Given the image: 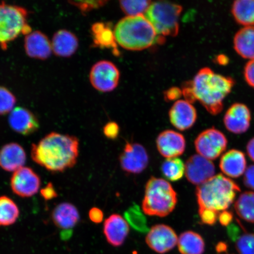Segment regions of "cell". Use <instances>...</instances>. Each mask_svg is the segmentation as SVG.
I'll return each instance as SVG.
<instances>
[{
  "label": "cell",
  "mask_w": 254,
  "mask_h": 254,
  "mask_svg": "<svg viewBox=\"0 0 254 254\" xmlns=\"http://www.w3.org/2000/svg\"><path fill=\"white\" fill-rule=\"evenodd\" d=\"M182 93L185 100L190 104L196 101L194 93H193L192 81H189L184 82L182 86Z\"/></svg>",
  "instance_id": "cell-37"
},
{
  "label": "cell",
  "mask_w": 254,
  "mask_h": 254,
  "mask_svg": "<svg viewBox=\"0 0 254 254\" xmlns=\"http://www.w3.org/2000/svg\"><path fill=\"white\" fill-rule=\"evenodd\" d=\"M125 217L128 223L136 231L146 233L148 231L147 218L137 205L134 204L125 212Z\"/></svg>",
  "instance_id": "cell-31"
},
{
  "label": "cell",
  "mask_w": 254,
  "mask_h": 254,
  "mask_svg": "<svg viewBox=\"0 0 254 254\" xmlns=\"http://www.w3.org/2000/svg\"><path fill=\"white\" fill-rule=\"evenodd\" d=\"M244 183L248 188L254 190V165L250 166L246 169Z\"/></svg>",
  "instance_id": "cell-42"
},
{
  "label": "cell",
  "mask_w": 254,
  "mask_h": 254,
  "mask_svg": "<svg viewBox=\"0 0 254 254\" xmlns=\"http://www.w3.org/2000/svg\"><path fill=\"white\" fill-rule=\"evenodd\" d=\"M152 2L149 0H141V1H121L120 7L124 12L128 16L142 15L145 13L150 7Z\"/></svg>",
  "instance_id": "cell-32"
},
{
  "label": "cell",
  "mask_w": 254,
  "mask_h": 254,
  "mask_svg": "<svg viewBox=\"0 0 254 254\" xmlns=\"http://www.w3.org/2000/svg\"><path fill=\"white\" fill-rule=\"evenodd\" d=\"M182 6L175 3L160 1L152 2L145 12L157 34L176 37L179 32V17Z\"/></svg>",
  "instance_id": "cell-7"
},
{
  "label": "cell",
  "mask_w": 254,
  "mask_h": 254,
  "mask_svg": "<svg viewBox=\"0 0 254 254\" xmlns=\"http://www.w3.org/2000/svg\"><path fill=\"white\" fill-rule=\"evenodd\" d=\"M89 217H90L91 221L94 222V223H100L103 220V212L100 209L94 207L91 208L90 212H89Z\"/></svg>",
  "instance_id": "cell-43"
},
{
  "label": "cell",
  "mask_w": 254,
  "mask_h": 254,
  "mask_svg": "<svg viewBox=\"0 0 254 254\" xmlns=\"http://www.w3.org/2000/svg\"><path fill=\"white\" fill-rule=\"evenodd\" d=\"M247 154L251 160L254 161V138L251 139L247 145Z\"/></svg>",
  "instance_id": "cell-45"
},
{
  "label": "cell",
  "mask_w": 254,
  "mask_h": 254,
  "mask_svg": "<svg viewBox=\"0 0 254 254\" xmlns=\"http://www.w3.org/2000/svg\"><path fill=\"white\" fill-rule=\"evenodd\" d=\"M120 77V73L116 65L106 60L95 63L90 73L91 85L97 90L104 93L115 90Z\"/></svg>",
  "instance_id": "cell-9"
},
{
  "label": "cell",
  "mask_w": 254,
  "mask_h": 254,
  "mask_svg": "<svg viewBox=\"0 0 254 254\" xmlns=\"http://www.w3.org/2000/svg\"><path fill=\"white\" fill-rule=\"evenodd\" d=\"M170 120L180 131L189 129L194 125L197 118L195 107L186 100H177L171 108Z\"/></svg>",
  "instance_id": "cell-17"
},
{
  "label": "cell",
  "mask_w": 254,
  "mask_h": 254,
  "mask_svg": "<svg viewBox=\"0 0 254 254\" xmlns=\"http://www.w3.org/2000/svg\"><path fill=\"white\" fill-rule=\"evenodd\" d=\"M247 161L243 152L231 150L222 155L220 163L222 173L232 178L242 176L246 171Z\"/></svg>",
  "instance_id": "cell-24"
},
{
  "label": "cell",
  "mask_w": 254,
  "mask_h": 254,
  "mask_svg": "<svg viewBox=\"0 0 254 254\" xmlns=\"http://www.w3.org/2000/svg\"><path fill=\"white\" fill-rule=\"evenodd\" d=\"M24 49L28 57L41 60L49 58L53 52L49 38L40 31L31 32L25 36Z\"/></svg>",
  "instance_id": "cell-18"
},
{
  "label": "cell",
  "mask_w": 254,
  "mask_h": 254,
  "mask_svg": "<svg viewBox=\"0 0 254 254\" xmlns=\"http://www.w3.org/2000/svg\"><path fill=\"white\" fill-rule=\"evenodd\" d=\"M227 139L223 133L215 128L205 130L195 141L196 151L202 157L214 160L226 150Z\"/></svg>",
  "instance_id": "cell-8"
},
{
  "label": "cell",
  "mask_w": 254,
  "mask_h": 254,
  "mask_svg": "<svg viewBox=\"0 0 254 254\" xmlns=\"http://www.w3.org/2000/svg\"><path fill=\"white\" fill-rule=\"evenodd\" d=\"M236 247L240 254H254V234L245 233L238 237Z\"/></svg>",
  "instance_id": "cell-34"
},
{
  "label": "cell",
  "mask_w": 254,
  "mask_h": 254,
  "mask_svg": "<svg viewBox=\"0 0 254 254\" xmlns=\"http://www.w3.org/2000/svg\"><path fill=\"white\" fill-rule=\"evenodd\" d=\"M11 188L16 195L28 198L36 194L41 186L39 175L29 167H22L11 178Z\"/></svg>",
  "instance_id": "cell-10"
},
{
  "label": "cell",
  "mask_w": 254,
  "mask_h": 254,
  "mask_svg": "<svg viewBox=\"0 0 254 254\" xmlns=\"http://www.w3.org/2000/svg\"><path fill=\"white\" fill-rule=\"evenodd\" d=\"M177 245L181 254H203L205 251L204 240L193 231H186L181 234Z\"/></svg>",
  "instance_id": "cell-26"
},
{
  "label": "cell",
  "mask_w": 254,
  "mask_h": 254,
  "mask_svg": "<svg viewBox=\"0 0 254 254\" xmlns=\"http://www.w3.org/2000/svg\"><path fill=\"white\" fill-rule=\"evenodd\" d=\"M244 76L247 83L254 88V59L247 63L244 69Z\"/></svg>",
  "instance_id": "cell-39"
},
{
  "label": "cell",
  "mask_w": 254,
  "mask_h": 254,
  "mask_svg": "<svg viewBox=\"0 0 254 254\" xmlns=\"http://www.w3.org/2000/svg\"><path fill=\"white\" fill-rule=\"evenodd\" d=\"M233 219V214L232 212L224 211L219 214L218 220L220 224L223 226H228Z\"/></svg>",
  "instance_id": "cell-44"
},
{
  "label": "cell",
  "mask_w": 254,
  "mask_h": 254,
  "mask_svg": "<svg viewBox=\"0 0 254 254\" xmlns=\"http://www.w3.org/2000/svg\"><path fill=\"white\" fill-rule=\"evenodd\" d=\"M103 131L107 138L116 139L119 134L120 128L117 123L110 122L104 126Z\"/></svg>",
  "instance_id": "cell-38"
},
{
  "label": "cell",
  "mask_w": 254,
  "mask_h": 254,
  "mask_svg": "<svg viewBox=\"0 0 254 254\" xmlns=\"http://www.w3.org/2000/svg\"><path fill=\"white\" fill-rule=\"evenodd\" d=\"M25 162L26 153L17 143H9L0 150V166L5 171L15 172L23 167Z\"/></svg>",
  "instance_id": "cell-20"
},
{
  "label": "cell",
  "mask_w": 254,
  "mask_h": 254,
  "mask_svg": "<svg viewBox=\"0 0 254 254\" xmlns=\"http://www.w3.org/2000/svg\"><path fill=\"white\" fill-rule=\"evenodd\" d=\"M234 47L243 58L254 59V26L244 27L238 31L234 37Z\"/></svg>",
  "instance_id": "cell-25"
},
{
  "label": "cell",
  "mask_w": 254,
  "mask_h": 254,
  "mask_svg": "<svg viewBox=\"0 0 254 254\" xmlns=\"http://www.w3.org/2000/svg\"><path fill=\"white\" fill-rule=\"evenodd\" d=\"M235 209L241 218L254 222V192H245L241 194L235 203Z\"/></svg>",
  "instance_id": "cell-29"
},
{
  "label": "cell",
  "mask_w": 254,
  "mask_h": 254,
  "mask_svg": "<svg viewBox=\"0 0 254 254\" xmlns=\"http://www.w3.org/2000/svg\"><path fill=\"white\" fill-rule=\"evenodd\" d=\"M240 190L239 186L233 180L218 174L198 186L196 195L199 208L220 212L229 208Z\"/></svg>",
  "instance_id": "cell-4"
},
{
  "label": "cell",
  "mask_w": 254,
  "mask_h": 254,
  "mask_svg": "<svg viewBox=\"0 0 254 254\" xmlns=\"http://www.w3.org/2000/svg\"><path fill=\"white\" fill-rule=\"evenodd\" d=\"M117 43L126 50L140 51L157 43V34L144 15L127 16L114 28Z\"/></svg>",
  "instance_id": "cell-3"
},
{
  "label": "cell",
  "mask_w": 254,
  "mask_h": 254,
  "mask_svg": "<svg viewBox=\"0 0 254 254\" xmlns=\"http://www.w3.org/2000/svg\"><path fill=\"white\" fill-rule=\"evenodd\" d=\"M71 4L79 9L82 14L103 7L107 2V1H70Z\"/></svg>",
  "instance_id": "cell-35"
},
{
  "label": "cell",
  "mask_w": 254,
  "mask_h": 254,
  "mask_svg": "<svg viewBox=\"0 0 254 254\" xmlns=\"http://www.w3.org/2000/svg\"><path fill=\"white\" fill-rule=\"evenodd\" d=\"M9 126L16 132L23 135H30L36 132L40 125L36 116L29 110L18 107L9 114Z\"/></svg>",
  "instance_id": "cell-15"
},
{
  "label": "cell",
  "mask_w": 254,
  "mask_h": 254,
  "mask_svg": "<svg viewBox=\"0 0 254 254\" xmlns=\"http://www.w3.org/2000/svg\"><path fill=\"white\" fill-rule=\"evenodd\" d=\"M41 195L44 199L50 200L57 196V193L52 183H49L41 190Z\"/></svg>",
  "instance_id": "cell-40"
},
{
  "label": "cell",
  "mask_w": 254,
  "mask_h": 254,
  "mask_svg": "<svg viewBox=\"0 0 254 254\" xmlns=\"http://www.w3.org/2000/svg\"><path fill=\"white\" fill-rule=\"evenodd\" d=\"M192 81L196 100L212 115L223 110L224 100L235 84L233 78L216 74L208 67L200 69Z\"/></svg>",
  "instance_id": "cell-2"
},
{
  "label": "cell",
  "mask_w": 254,
  "mask_h": 254,
  "mask_svg": "<svg viewBox=\"0 0 254 254\" xmlns=\"http://www.w3.org/2000/svg\"><path fill=\"white\" fill-rule=\"evenodd\" d=\"M227 61V57L223 56H220L217 57V62L220 64H225Z\"/></svg>",
  "instance_id": "cell-46"
},
{
  "label": "cell",
  "mask_w": 254,
  "mask_h": 254,
  "mask_svg": "<svg viewBox=\"0 0 254 254\" xmlns=\"http://www.w3.org/2000/svg\"><path fill=\"white\" fill-rule=\"evenodd\" d=\"M156 143L159 152L167 158L180 156L186 150L185 138L180 133L173 130L162 132L158 136Z\"/></svg>",
  "instance_id": "cell-16"
},
{
  "label": "cell",
  "mask_w": 254,
  "mask_h": 254,
  "mask_svg": "<svg viewBox=\"0 0 254 254\" xmlns=\"http://www.w3.org/2000/svg\"><path fill=\"white\" fill-rule=\"evenodd\" d=\"M91 31L94 47L110 49L114 55H119L114 31L110 24L101 22L94 23L92 25Z\"/></svg>",
  "instance_id": "cell-22"
},
{
  "label": "cell",
  "mask_w": 254,
  "mask_h": 254,
  "mask_svg": "<svg viewBox=\"0 0 254 254\" xmlns=\"http://www.w3.org/2000/svg\"><path fill=\"white\" fill-rule=\"evenodd\" d=\"M28 12L20 6L0 3V47L7 49L8 44L20 35L25 36L32 32L28 24Z\"/></svg>",
  "instance_id": "cell-6"
},
{
  "label": "cell",
  "mask_w": 254,
  "mask_h": 254,
  "mask_svg": "<svg viewBox=\"0 0 254 254\" xmlns=\"http://www.w3.org/2000/svg\"><path fill=\"white\" fill-rule=\"evenodd\" d=\"M148 161L147 151L142 145L137 143L127 142L120 157L123 170L132 174L142 173L147 167Z\"/></svg>",
  "instance_id": "cell-11"
},
{
  "label": "cell",
  "mask_w": 254,
  "mask_h": 254,
  "mask_svg": "<svg viewBox=\"0 0 254 254\" xmlns=\"http://www.w3.org/2000/svg\"><path fill=\"white\" fill-rule=\"evenodd\" d=\"M177 203V193L169 183L154 177L148 180L142 204L145 214L166 217L173 212Z\"/></svg>",
  "instance_id": "cell-5"
},
{
  "label": "cell",
  "mask_w": 254,
  "mask_h": 254,
  "mask_svg": "<svg viewBox=\"0 0 254 254\" xmlns=\"http://www.w3.org/2000/svg\"><path fill=\"white\" fill-rule=\"evenodd\" d=\"M129 231L128 224L119 214L111 215L104 222V234L108 243L114 247L123 245Z\"/></svg>",
  "instance_id": "cell-19"
},
{
  "label": "cell",
  "mask_w": 254,
  "mask_h": 254,
  "mask_svg": "<svg viewBox=\"0 0 254 254\" xmlns=\"http://www.w3.org/2000/svg\"><path fill=\"white\" fill-rule=\"evenodd\" d=\"M16 98L5 87L0 86V116L11 113L14 109Z\"/></svg>",
  "instance_id": "cell-33"
},
{
  "label": "cell",
  "mask_w": 254,
  "mask_h": 254,
  "mask_svg": "<svg viewBox=\"0 0 254 254\" xmlns=\"http://www.w3.org/2000/svg\"><path fill=\"white\" fill-rule=\"evenodd\" d=\"M52 46L55 55L61 57H69L77 52L78 40L71 32L60 30L54 35Z\"/></svg>",
  "instance_id": "cell-23"
},
{
  "label": "cell",
  "mask_w": 254,
  "mask_h": 254,
  "mask_svg": "<svg viewBox=\"0 0 254 254\" xmlns=\"http://www.w3.org/2000/svg\"><path fill=\"white\" fill-rule=\"evenodd\" d=\"M185 173L190 183L199 186L214 176L215 166L208 159L194 155L187 161Z\"/></svg>",
  "instance_id": "cell-13"
},
{
  "label": "cell",
  "mask_w": 254,
  "mask_h": 254,
  "mask_svg": "<svg viewBox=\"0 0 254 254\" xmlns=\"http://www.w3.org/2000/svg\"><path fill=\"white\" fill-rule=\"evenodd\" d=\"M251 119L252 116L249 108L243 104L235 103L225 114L224 123L228 131L240 134L249 129Z\"/></svg>",
  "instance_id": "cell-14"
},
{
  "label": "cell",
  "mask_w": 254,
  "mask_h": 254,
  "mask_svg": "<svg viewBox=\"0 0 254 254\" xmlns=\"http://www.w3.org/2000/svg\"><path fill=\"white\" fill-rule=\"evenodd\" d=\"M52 220L57 227L63 231H71L79 221L77 208L68 202H63L56 206L52 212Z\"/></svg>",
  "instance_id": "cell-21"
},
{
  "label": "cell",
  "mask_w": 254,
  "mask_h": 254,
  "mask_svg": "<svg viewBox=\"0 0 254 254\" xmlns=\"http://www.w3.org/2000/svg\"><path fill=\"white\" fill-rule=\"evenodd\" d=\"M79 154V140L75 136L52 132L31 146L33 160L54 173L74 167Z\"/></svg>",
  "instance_id": "cell-1"
},
{
  "label": "cell",
  "mask_w": 254,
  "mask_h": 254,
  "mask_svg": "<svg viewBox=\"0 0 254 254\" xmlns=\"http://www.w3.org/2000/svg\"><path fill=\"white\" fill-rule=\"evenodd\" d=\"M161 171L166 179L177 182L182 179L185 173V165L179 158H167L162 164Z\"/></svg>",
  "instance_id": "cell-30"
},
{
  "label": "cell",
  "mask_w": 254,
  "mask_h": 254,
  "mask_svg": "<svg viewBox=\"0 0 254 254\" xmlns=\"http://www.w3.org/2000/svg\"><path fill=\"white\" fill-rule=\"evenodd\" d=\"M178 237L173 228L166 225H154L146 237V243L155 252L165 254L172 250L178 243Z\"/></svg>",
  "instance_id": "cell-12"
},
{
  "label": "cell",
  "mask_w": 254,
  "mask_h": 254,
  "mask_svg": "<svg viewBox=\"0 0 254 254\" xmlns=\"http://www.w3.org/2000/svg\"><path fill=\"white\" fill-rule=\"evenodd\" d=\"M199 214L203 223L213 225L217 222L220 212L207 208H199Z\"/></svg>",
  "instance_id": "cell-36"
},
{
  "label": "cell",
  "mask_w": 254,
  "mask_h": 254,
  "mask_svg": "<svg viewBox=\"0 0 254 254\" xmlns=\"http://www.w3.org/2000/svg\"><path fill=\"white\" fill-rule=\"evenodd\" d=\"M231 11L238 24L254 26V0H237L234 2Z\"/></svg>",
  "instance_id": "cell-27"
},
{
  "label": "cell",
  "mask_w": 254,
  "mask_h": 254,
  "mask_svg": "<svg viewBox=\"0 0 254 254\" xmlns=\"http://www.w3.org/2000/svg\"><path fill=\"white\" fill-rule=\"evenodd\" d=\"M182 90L178 87H172L164 92V98L167 101L179 99L182 96Z\"/></svg>",
  "instance_id": "cell-41"
},
{
  "label": "cell",
  "mask_w": 254,
  "mask_h": 254,
  "mask_svg": "<svg viewBox=\"0 0 254 254\" xmlns=\"http://www.w3.org/2000/svg\"><path fill=\"white\" fill-rule=\"evenodd\" d=\"M20 215L17 204L7 196H0V226L14 224Z\"/></svg>",
  "instance_id": "cell-28"
}]
</instances>
